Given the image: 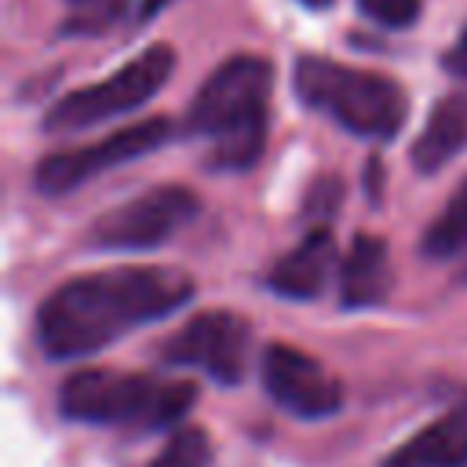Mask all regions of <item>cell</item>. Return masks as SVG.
<instances>
[{
    "instance_id": "6da1fadb",
    "label": "cell",
    "mask_w": 467,
    "mask_h": 467,
    "mask_svg": "<svg viewBox=\"0 0 467 467\" xmlns=\"http://www.w3.org/2000/svg\"><path fill=\"white\" fill-rule=\"evenodd\" d=\"M193 277L171 266H113L58 285L36 310L40 350L55 361L84 358L139 325L186 306Z\"/></svg>"
},
{
    "instance_id": "7a4b0ae2",
    "label": "cell",
    "mask_w": 467,
    "mask_h": 467,
    "mask_svg": "<svg viewBox=\"0 0 467 467\" xmlns=\"http://www.w3.org/2000/svg\"><path fill=\"white\" fill-rule=\"evenodd\" d=\"M270 66L255 55L226 58L193 95L186 128L208 139V164L219 171H244L266 146Z\"/></svg>"
},
{
    "instance_id": "3957f363",
    "label": "cell",
    "mask_w": 467,
    "mask_h": 467,
    "mask_svg": "<svg viewBox=\"0 0 467 467\" xmlns=\"http://www.w3.org/2000/svg\"><path fill=\"white\" fill-rule=\"evenodd\" d=\"M193 383H161L139 372L80 368L58 390V412L73 423L128 427V431H168L193 405Z\"/></svg>"
},
{
    "instance_id": "277c9868",
    "label": "cell",
    "mask_w": 467,
    "mask_h": 467,
    "mask_svg": "<svg viewBox=\"0 0 467 467\" xmlns=\"http://www.w3.org/2000/svg\"><path fill=\"white\" fill-rule=\"evenodd\" d=\"M296 91L310 109L361 139H394L409 113V99L398 80L314 55L296 62Z\"/></svg>"
},
{
    "instance_id": "5b68a950",
    "label": "cell",
    "mask_w": 467,
    "mask_h": 467,
    "mask_svg": "<svg viewBox=\"0 0 467 467\" xmlns=\"http://www.w3.org/2000/svg\"><path fill=\"white\" fill-rule=\"evenodd\" d=\"M171 66H175L171 47H164V44L146 47L142 55L124 62L106 80H95L88 88H77V91L62 95L47 109L44 128L47 131H80V128L102 124L109 117L131 113L135 106H142L146 99H153L164 88V80L171 77Z\"/></svg>"
},
{
    "instance_id": "8992f818",
    "label": "cell",
    "mask_w": 467,
    "mask_h": 467,
    "mask_svg": "<svg viewBox=\"0 0 467 467\" xmlns=\"http://www.w3.org/2000/svg\"><path fill=\"white\" fill-rule=\"evenodd\" d=\"M201 212V201L186 186H153L106 215H99L88 230V241L102 252H150L171 241L182 226H190Z\"/></svg>"
},
{
    "instance_id": "52a82bcc",
    "label": "cell",
    "mask_w": 467,
    "mask_h": 467,
    "mask_svg": "<svg viewBox=\"0 0 467 467\" xmlns=\"http://www.w3.org/2000/svg\"><path fill=\"white\" fill-rule=\"evenodd\" d=\"M171 139V124L164 117H153V120H139V124H128L91 146H77V150H62V153H51L36 164V190L47 193V197H58V193H69L77 186H84L88 179L117 168V164H128L142 153H153L157 146H164Z\"/></svg>"
},
{
    "instance_id": "ba28073f",
    "label": "cell",
    "mask_w": 467,
    "mask_h": 467,
    "mask_svg": "<svg viewBox=\"0 0 467 467\" xmlns=\"http://www.w3.org/2000/svg\"><path fill=\"white\" fill-rule=\"evenodd\" d=\"M248 358H252V328L241 314H230V310H204L190 317L164 343V361L197 368L223 387H234L244 379Z\"/></svg>"
},
{
    "instance_id": "9c48e42d",
    "label": "cell",
    "mask_w": 467,
    "mask_h": 467,
    "mask_svg": "<svg viewBox=\"0 0 467 467\" xmlns=\"http://www.w3.org/2000/svg\"><path fill=\"white\" fill-rule=\"evenodd\" d=\"M259 372H263L266 394L299 420L336 416L343 405V387L336 383V376H328V368L310 354H303L299 347L270 343Z\"/></svg>"
},
{
    "instance_id": "30bf717a",
    "label": "cell",
    "mask_w": 467,
    "mask_h": 467,
    "mask_svg": "<svg viewBox=\"0 0 467 467\" xmlns=\"http://www.w3.org/2000/svg\"><path fill=\"white\" fill-rule=\"evenodd\" d=\"M332 263H336V241L325 226H317L266 270L263 285L281 299H314L321 296Z\"/></svg>"
},
{
    "instance_id": "8fae6325",
    "label": "cell",
    "mask_w": 467,
    "mask_h": 467,
    "mask_svg": "<svg viewBox=\"0 0 467 467\" xmlns=\"http://www.w3.org/2000/svg\"><path fill=\"white\" fill-rule=\"evenodd\" d=\"M383 467H467V398L398 445Z\"/></svg>"
},
{
    "instance_id": "7c38bea8",
    "label": "cell",
    "mask_w": 467,
    "mask_h": 467,
    "mask_svg": "<svg viewBox=\"0 0 467 467\" xmlns=\"http://www.w3.org/2000/svg\"><path fill=\"white\" fill-rule=\"evenodd\" d=\"M390 292V252L387 241L372 234H358L350 241L347 259L339 263V303L347 310L379 306Z\"/></svg>"
},
{
    "instance_id": "4fadbf2b",
    "label": "cell",
    "mask_w": 467,
    "mask_h": 467,
    "mask_svg": "<svg viewBox=\"0 0 467 467\" xmlns=\"http://www.w3.org/2000/svg\"><path fill=\"white\" fill-rule=\"evenodd\" d=\"M463 146H467V95H449L431 109V117L412 146V161L420 171H438Z\"/></svg>"
},
{
    "instance_id": "5bb4252c",
    "label": "cell",
    "mask_w": 467,
    "mask_h": 467,
    "mask_svg": "<svg viewBox=\"0 0 467 467\" xmlns=\"http://www.w3.org/2000/svg\"><path fill=\"white\" fill-rule=\"evenodd\" d=\"M463 252H467V179L423 234V255L434 263H449Z\"/></svg>"
},
{
    "instance_id": "9a60e30c",
    "label": "cell",
    "mask_w": 467,
    "mask_h": 467,
    "mask_svg": "<svg viewBox=\"0 0 467 467\" xmlns=\"http://www.w3.org/2000/svg\"><path fill=\"white\" fill-rule=\"evenodd\" d=\"M150 467H212V441L197 427H179L150 460Z\"/></svg>"
},
{
    "instance_id": "2e32d148",
    "label": "cell",
    "mask_w": 467,
    "mask_h": 467,
    "mask_svg": "<svg viewBox=\"0 0 467 467\" xmlns=\"http://www.w3.org/2000/svg\"><path fill=\"white\" fill-rule=\"evenodd\" d=\"M358 7L379 22V26H390V29H405L420 18V7L423 0H358Z\"/></svg>"
},
{
    "instance_id": "e0dca14e",
    "label": "cell",
    "mask_w": 467,
    "mask_h": 467,
    "mask_svg": "<svg viewBox=\"0 0 467 467\" xmlns=\"http://www.w3.org/2000/svg\"><path fill=\"white\" fill-rule=\"evenodd\" d=\"M69 7L88 22V26H99V22H109L120 15L124 0H69Z\"/></svg>"
},
{
    "instance_id": "ac0fdd59",
    "label": "cell",
    "mask_w": 467,
    "mask_h": 467,
    "mask_svg": "<svg viewBox=\"0 0 467 467\" xmlns=\"http://www.w3.org/2000/svg\"><path fill=\"white\" fill-rule=\"evenodd\" d=\"M445 69L452 77H463L467 80V26L460 29V36L452 40V47L445 51Z\"/></svg>"
},
{
    "instance_id": "d6986e66",
    "label": "cell",
    "mask_w": 467,
    "mask_h": 467,
    "mask_svg": "<svg viewBox=\"0 0 467 467\" xmlns=\"http://www.w3.org/2000/svg\"><path fill=\"white\" fill-rule=\"evenodd\" d=\"M168 4H175V0H142V18H153V15H161Z\"/></svg>"
},
{
    "instance_id": "ffe728a7",
    "label": "cell",
    "mask_w": 467,
    "mask_h": 467,
    "mask_svg": "<svg viewBox=\"0 0 467 467\" xmlns=\"http://www.w3.org/2000/svg\"><path fill=\"white\" fill-rule=\"evenodd\" d=\"M299 4H306V7H328L332 0H299Z\"/></svg>"
}]
</instances>
